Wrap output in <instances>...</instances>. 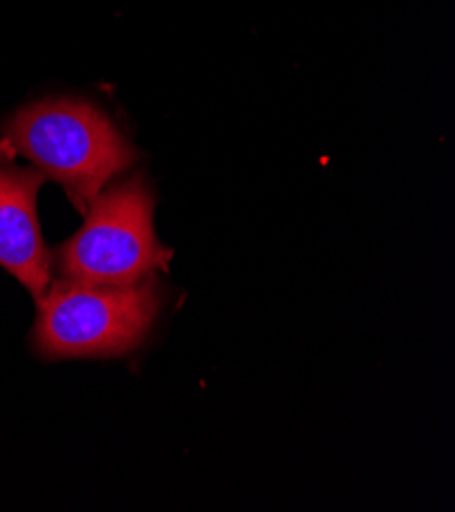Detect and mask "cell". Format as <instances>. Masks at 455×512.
Instances as JSON below:
<instances>
[{"label":"cell","instance_id":"cell-4","mask_svg":"<svg viewBox=\"0 0 455 512\" xmlns=\"http://www.w3.org/2000/svg\"><path fill=\"white\" fill-rule=\"evenodd\" d=\"M45 180L37 168H19L0 156V266L35 300L52 284V253L37 217V192Z\"/></svg>","mask_w":455,"mask_h":512},{"label":"cell","instance_id":"cell-2","mask_svg":"<svg viewBox=\"0 0 455 512\" xmlns=\"http://www.w3.org/2000/svg\"><path fill=\"white\" fill-rule=\"evenodd\" d=\"M162 309L154 276L133 284L60 278L37 300L35 347L52 360L117 357L143 343Z\"/></svg>","mask_w":455,"mask_h":512},{"label":"cell","instance_id":"cell-3","mask_svg":"<svg viewBox=\"0 0 455 512\" xmlns=\"http://www.w3.org/2000/svg\"><path fill=\"white\" fill-rule=\"evenodd\" d=\"M154 207V192L141 174L105 188L90 202L80 231L58 249L62 276L133 284L168 268L172 251L156 237Z\"/></svg>","mask_w":455,"mask_h":512},{"label":"cell","instance_id":"cell-1","mask_svg":"<svg viewBox=\"0 0 455 512\" xmlns=\"http://www.w3.org/2000/svg\"><path fill=\"white\" fill-rule=\"evenodd\" d=\"M3 133L5 145L58 182L82 215L139 158L107 113L78 98L27 105L11 117Z\"/></svg>","mask_w":455,"mask_h":512}]
</instances>
